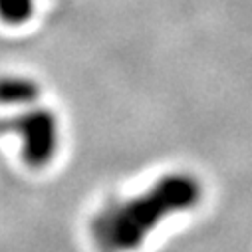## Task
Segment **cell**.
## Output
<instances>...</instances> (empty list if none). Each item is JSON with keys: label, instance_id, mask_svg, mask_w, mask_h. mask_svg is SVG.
I'll return each mask as SVG.
<instances>
[{"label": "cell", "instance_id": "6da1fadb", "mask_svg": "<svg viewBox=\"0 0 252 252\" xmlns=\"http://www.w3.org/2000/svg\"><path fill=\"white\" fill-rule=\"evenodd\" d=\"M203 185L189 173L161 177L145 193L105 205L90 224L92 238L101 252H131L175 213L201 203Z\"/></svg>", "mask_w": 252, "mask_h": 252}, {"label": "cell", "instance_id": "7a4b0ae2", "mask_svg": "<svg viewBox=\"0 0 252 252\" xmlns=\"http://www.w3.org/2000/svg\"><path fill=\"white\" fill-rule=\"evenodd\" d=\"M0 133L12 135L20 143V157L30 169H44L58 153L60 121L58 115L40 105L0 119Z\"/></svg>", "mask_w": 252, "mask_h": 252}, {"label": "cell", "instance_id": "277c9868", "mask_svg": "<svg viewBox=\"0 0 252 252\" xmlns=\"http://www.w3.org/2000/svg\"><path fill=\"white\" fill-rule=\"evenodd\" d=\"M0 14H2L4 20L18 24L30 14L28 0H0Z\"/></svg>", "mask_w": 252, "mask_h": 252}, {"label": "cell", "instance_id": "3957f363", "mask_svg": "<svg viewBox=\"0 0 252 252\" xmlns=\"http://www.w3.org/2000/svg\"><path fill=\"white\" fill-rule=\"evenodd\" d=\"M40 97V86L24 76H2L0 78V105L28 107Z\"/></svg>", "mask_w": 252, "mask_h": 252}]
</instances>
